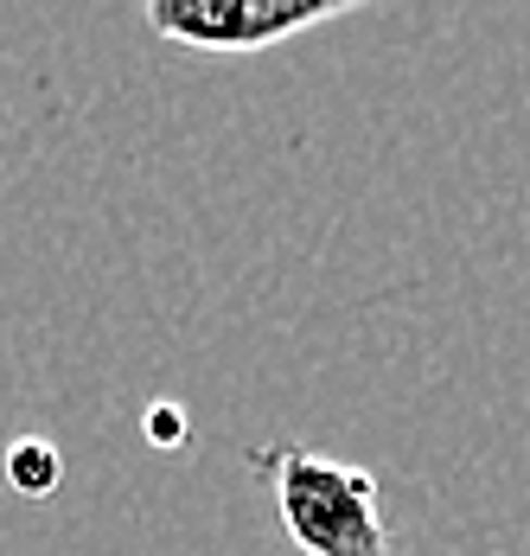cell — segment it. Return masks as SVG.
<instances>
[{
  "mask_svg": "<svg viewBox=\"0 0 530 556\" xmlns=\"http://www.w3.org/2000/svg\"><path fill=\"white\" fill-rule=\"evenodd\" d=\"M148 435L154 442H186V416H179V403H154V416H148Z\"/></svg>",
  "mask_w": 530,
  "mask_h": 556,
  "instance_id": "cell-4",
  "label": "cell"
},
{
  "mask_svg": "<svg viewBox=\"0 0 530 556\" xmlns=\"http://www.w3.org/2000/svg\"><path fill=\"white\" fill-rule=\"evenodd\" d=\"M243 460L263 480L281 538L301 556H403L377 500V480L358 460L301 442H256Z\"/></svg>",
  "mask_w": 530,
  "mask_h": 556,
  "instance_id": "cell-1",
  "label": "cell"
},
{
  "mask_svg": "<svg viewBox=\"0 0 530 556\" xmlns=\"http://www.w3.org/2000/svg\"><path fill=\"white\" fill-rule=\"evenodd\" d=\"M7 480H13L20 493H52V486H58V447L39 442V435L13 442V447H7Z\"/></svg>",
  "mask_w": 530,
  "mask_h": 556,
  "instance_id": "cell-3",
  "label": "cell"
},
{
  "mask_svg": "<svg viewBox=\"0 0 530 556\" xmlns=\"http://www.w3.org/2000/svg\"><path fill=\"white\" fill-rule=\"evenodd\" d=\"M352 13L358 0H154L148 33L192 58H250Z\"/></svg>",
  "mask_w": 530,
  "mask_h": 556,
  "instance_id": "cell-2",
  "label": "cell"
}]
</instances>
